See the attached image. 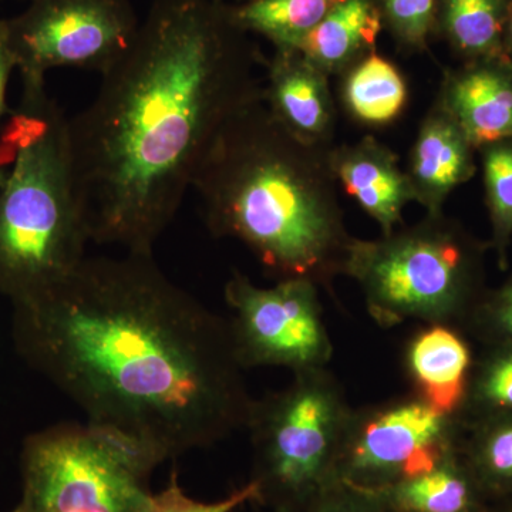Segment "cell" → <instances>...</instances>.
Returning a JSON list of instances; mask_svg holds the SVG:
<instances>
[{"label": "cell", "mask_w": 512, "mask_h": 512, "mask_svg": "<svg viewBox=\"0 0 512 512\" xmlns=\"http://www.w3.org/2000/svg\"><path fill=\"white\" fill-rule=\"evenodd\" d=\"M15 69L16 62L8 42L6 20L0 19V124H2L3 116L8 111V107H6V90H8L10 74Z\"/></svg>", "instance_id": "83f0119b"}, {"label": "cell", "mask_w": 512, "mask_h": 512, "mask_svg": "<svg viewBox=\"0 0 512 512\" xmlns=\"http://www.w3.org/2000/svg\"><path fill=\"white\" fill-rule=\"evenodd\" d=\"M394 33L407 46L423 47L439 20L440 0H377Z\"/></svg>", "instance_id": "484cf974"}, {"label": "cell", "mask_w": 512, "mask_h": 512, "mask_svg": "<svg viewBox=\"0 0 512 512\" xmlns=\"http://www.w3.org/2000/svg\"><path fill=\"white\" fill-rule=\"evenodd\" d=\"M483 244L443 214L373 241L355 239L346 274L384 329L406 322L463 330L485 286Z\"/></svg>", "instance_id": "5b68a950"}, {"label": "cell", "mask_w": 512, "mask_h": 512, "mask_svg": "<svg viewBox=\"0 0 512 512\" xmlns=\"http://www.w3.org/2000/svg\"><path fill=\"white\" fill-rule=\"evenodd\" d=\"M490 512H512V501L511 503L493 505L490 507Z\"/></svg>", "instance_id": "f546056e"}, {"label": "cell", "mask_w": 512, "mask_h": 512, "mask_svg": "<svg viewBox=\"0 0 512 512\" xmlns=\"http://www.w3.org/2000/svg\"><path fill=\"white\" fill-rule=\"evenodd\" d=\"M258 491L255 483L248 481L244 487L238 488L228 497L221 500L207 501L195 500L185 493L178 483L177 473L171 474L170 483L157 494H150L141 512H234L247 503H256Z\"/></svg>", "instance_id": "d4e9b609"}, {"label": "cell", "mask_w": 512, "mask_h": 512, "mask_svg": "<svg viewBox=\"0 0 512 512\" xmlns=\"http://www.w3.org/2000/svg\"><path fill=\"white\" fill-rule=\"evenodd\" d=\"M505 53L512 62V0L508 3L507 23H505Z\"/></svg>", "instance_id": "f1b7e54d"}, {"label": "cell", "mask_w": 512, "mask_h": 512, "mask_svg": "<svg viewBox=\"0 0 512 512\" xmlns=\"http://www.w3.org/2000/svg\"><path fill=\"white\" fill-rule=\"evenodd\" d=\"M332 165L340 184L379 224L382 234H392L402 222L404 207L416 201L409 175L400 170L392 151L365 138L333 150Z\"/></svg>", "instance_id": "5bb4252c"}, {"label": "cell", "mask_w": 512, "mask_h": 512, "mask_svg": "<svg viewBox=\"0 0 512 512\" xmlns=\"http://www.w3.org/2000/svg\"><path fill=\"white\" fill-rule=\"evenodd\" d=\"M261 63L224 0H153L92 103L69 119L94 244L153 254L222 130L264 99Z\"/></svg>", "instance_id": "7a4b0ae2"}, {"label": "cell", "mask_w": 512, "mask_h": 512, "mask_svg": "<svg viewBox=\"0 0 512 512\" xmlns=\"http://www.w3.org/2000/svg\"><path fill=\"white\" fill-rule=\"evenodd\" d=\"M239 3L249 2V0H238Z\"/></svg>", "instance_id": "1f68e13d"}, {"label": "cell", "mask_w": 512, "mask_h": 512, "mask_svg": "<svg viewBox=\"0 0 512 512\" xmlns=\"http://www.w3.org/2000/svg\"><path fill=\"white\" fill-rule=\"evenodd\" d=\"M463 332L483 346L512 345V275L498 288L485 291Z\"/></svg>", "instance_id": "cb8c5ba5"}, {"label": "cell", "mask_w": 512, "mask_h": 512, "mask_svg": "<svg viewBox=\"0 0 512 512\" xmlns=\"http://www.w3.org/2000/svg\"><path fill=\"white\" fill-rule=\"evenodd\" d=\"M332 151L256 101L222 130L195 175L207 228L242 242L276 281L329 286L346 274L356 239L336 194Z\"/></svg>", "instance_id": "3957f363"}, {"label": "cell", "mask_w": 512, "mask_h": 512, "mask_svg": "<svg viewBox=\"0 0 512 512\" xmlns=\"http://www.w3.org/2000/svg\"><path fill=\"white\" fill-rule=\"evenodd\" d=\"M0 289L18 303L62 282L82 264L90 239L74 184L69 117L46 82H22L0 124Z\"/></svg>", "instance_id": "277c9868"}, {"label": "cell", "mask_w": 512, "mask_h": 512, "mask_svg": "<svg viewBox=\"0 0 512 512\" xmlns=\"http://www.w3.org/2000/svg\"><path fill=\"white\" fill-rule=\"evenodd\" d=\"M228 319L239 362L249 367H286L292 373L328 367L333 356L319 286L306 279H284L271 288L242 274L225 284Z\"/></svg>", "instance_id": "30bf717a"}, {"label": "cell", "mask_w": 512, "mask_h": 512, "mask_svg": "<svg viewBox=\"0 0 512 512\" xmlns=\"http://www.w3.org/2000/svg\"><path fill=\"white\" fill-rule=\"evenodd\" d=\"M460 421L434 409L413 392L353 409L336 478L340 483L382 491L439 464L457 448Z\"/></svg>", "instance_id": "ba28073f"}, {"label": "cell", "mask_w": 512, "mask_h": 512, "mask_svg": "<svg viewBox=\"0 0 512 512\" xmlns=\"http://www.w3.org/2000/svg\"><path fill=\"white\" fill-rule=\"evenodd\" d=\"M382 22L377 0H343L293 50L329 76L359 62L373 49Z\"/></svg>", "instance_id": "2e32d148"}, {"label": "cell", "mask_w": 512, "mask_h": 512, "mask_svg": "<svg viewBox=\"0 0 512 512\" xmlns=\"http://www.w3.org/2000/svg\"><path fill=\"white\" fill-rule=\"evenodd\" d=\"M308 512H399L379 491L346 483L330 485Z\"/></svg>", "instance_id": "4316f807"}, {"label": "cell", "mask_w": 512, "mask_h": 512, "mask_svg": "<svg viewBox=\"0 0 512 512\" xmlns=\"http://www.w3.org/2000/svg\"><path fill=\"white\" fill-rule=\"evenodd\" d=\"M379 493L399 512H490L457 448L430 470Z\"/></svg>", "instance_id": "ac0fdd59"}, {"label": "cell", "mask_w": 512, "mask_h": 512, "mask_svg": "<svg viewBox=\"0 0 512 512\" xmlns=\"http://www.w3.org/2000/svg\"><path fill=\"white\" fill-rule=\"evenodd\" d=\"M5 20L22 82H46L57 67L106 73L130 49L141 23L130 0H30Z\"/></svg>", "instance_id": "9c48e42d"}, {"label": "cell", "mask_w": 512, "mask_h": 512, "mask_svg": "<svg viewBox=\"0 0 512 512\" xmlns=\"http://www.w3.org/2000/svg\"><path fill=\"white\" fill-rule=\"evenodd\" d=\"M474 150L466 134L440 104L424 120L407 175L416 201L426 207L427 214H443L448 195L476 173Z\"/></svg>", "instance_id": "9a60e30c"}, {"label": "cell", "mask_w": 512, "mask_h": 512, "mask_svg": "<svg viewBox=\"0 0 512 512\" xmlns=\"http://www.w3.org/2000/svg\"><path fill=\"white\" fill-rule=\"evenodd\" d=\"M498 413H512V345L484 346L476 356L457 417L470 420Z\"/></svg>", "instance_id": "7402d4cb"}, {"label": "cell", "mask_w": 512, "mask_h": 512, "mask_svg": "<svg viewBox=\"0 0 512 512\" xmlns=\"http://www.w3.org/2000/svg\"><path fill=\"white\" fill-rule=\"evenodd\" d=\"M485 195L491 221L490 248L498 266L507 268L512 241V140L481 148Z\"/></svg>", "instance_id": "603a6c76"}, {"label": "cell", "mask_w": 512, "mask_h": 512, "mask_svg": "<svg viewBox=\"0 0 512 512\" xmlns=\"http://www.w3.org/2000/svg\"><path fill=\"white\" fill-rule=\"evenodd\" d=\"M13 512H20L19 510L13 511Z\"/></svg>", "instance_id": "836d02e7"}, {"label": "cell", "mask_w": 512, "mask_h": 512, "mask_svg": "<svg viewBox=\"0 0 512 512\" xmlns=\"http://www.w3.org/2000/svg\"><path fill=\"white\" fill-rule=\"evenodd\" d=\"M457 453L490 507L512 501V413L460 420Z\"/></svg>", "instance_id": "e0dca14e"}, {"label": "cell", "mask_w": 512, "mask_h": 512, "mask_svg": "<svg viewBox=\"0 0 512 512\" xmlns=\"http://www.w3.org/2000/svg\"><path fill=\"white\" fill-rule=\"evenodd\" d=\"M508 3L510 0H440L441 26L467 62L507 57Z\"/></svg>", "instance_id": "d6986e66"}, {"label": "cell", "mask_w": 512, "mask_h": 512, "mask_svg": "<svg viewBox=\"0 0 512 512\" xmlns=\"http://www.w3.org/2000/svg\"><path fill=\"white\" fill-rule=\"evenodd\" d=\"M352 410L328 367L293 373L285 389L255 400L247 430L256 503L308 512L338 483L340 444Z\"/></svg>", "instance_id": "8992f818"}, {"label": "cell", "mask_w": 512, "mask_h": 512, "mask_svg": "<svg viewBox=\"0 0 512 512\" xmlns=\"http://www.w3.org/2000/svg\"><path fill=\"white\" fill-rule=\"evenodd\" d=\"M343 0H249L232 5V16L245 32L271 40L275 49L299 43Z\"/></svg>", "instance_id": "ffe728a7"}, {"label": "cell", "mask_w": 512, "mask_h": 512, "mask_svg": "<svg viewBox=\"0 0 512 512\" xmlns=\"http://www.w3.org/2000/svg\"><path fill=\"white\" fill-rule=\"evenodd\" d=\"M407 87L402 73L384 57L370 52L355 63L345 82L350 113L366 124L382 126L403 111Z\"/></svg>", "instance_id": "44dd1931"}, {"label": "cell", "mask_w": 512, "mask_h": 512, "mask_svg": "<svg viewBox=\"0 0 512 512\" xmlns=\"http://www.w3.org/2000/svg\"><path fill=\"white\" fill-rule=\"evenodd\" d=\"M440 106L476 150L512 140V62L508 57L467 62L444 84Z\"/></svg>", "instance_id": "8fae6325"}, {"label": "cell", "mask_w": 512, "mask_h": 512, "mask_svg": "<svg viewBox=\"0 0 512 512\" xmlns=\"http://www.w3.org/2000/svg\"><path fill=\"white\" fill-rule=\"evenodd\" d=\"M264 101L272 114L296 136L328 144L333 103L328 74L293 49H275L266 63Z\"/></svg>", "instance_id": "7c38bea8"}, {"label": "cell", "mask_w": 512, "mask_h": 512, "mask_svg": "<svg viewBox=\"0 0 512 512\" xmlns=\"http://www.w3.org/2000/svg\"><path fill=\"white\" fill-rule=\"evenodd\" d=\"M274 512H292V511L278 510V511H274Z\"/></svg>", "instance_id": "d6a6232c"}, {"label": "cell", "mask_w": 512, "mask_h": 512, "mask_svg": "<svg viewBox=\"0 0 512 512\" xmlns=\"http://www.w3.org/2000/svg\"><path fill=\"white\" fill-rule=\"evenodd\" d=\"M474 359L463 330L450 325H423L404 350L413 393L434 409L454 416L463 406Z\"/></svg>", "instance_id": "4fadbf2b"}, {"label": "cell", "mask_w": 512, "mask_h": 512, "mask_svg": "<svg viewBox=\"0 0 512 512\" xmlns=\"http://www.w3.org/2000/svg\"><path fill=\"white\" fill-rule=\"evenodd\" d=\"M6 175H8V170L0 168V191H2L3 184H5Z\"/></svg>", "instance_id": "4dcf8cb0"}, {"label": "cell", "mask_w": 512, "mask_h": 512, "mask_svg": "<svg viewBox=\"0 0 512 512\" xmlns=\"http://www.w3.org/2000/svg\"><path fill=\"white\" fill-rule=\"evenodd\" d=\"M18 305L26 352L89 423L163 463L247 430L255 400L228 319L175 285L153 254L86 256Z\"/></svg>", "instance_id": "6da1fadb"}, {"label": "cell", "mask_w": 512, "mask_h": 512, "mask_svg": "<svg viewBox=\"0 0 512 512\" xmlns=\"http://www.w3.org/2000/svg\"><path fill=\"white\" fill-rule=\"evenodd\" d=\"M163 461L99 424L69 423L33 437L23 457L20 512H141Z\"/></svg>", "instance_id": "52a82bcc"}]
</instances>
